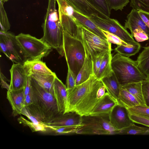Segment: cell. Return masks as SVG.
<instances>
[{
  "mask_svg": "<svg viewBox=\"0 0 149 149\" xmlns=\"http://www.w3.org/2000/svg\"><path fill=\"white\" fill-rule=\"evenodd\" d=\"M106 89L102 81L92 75L86 81L67 91V100L65 113L74 112L81 116L91 113Z\"/></svg>",
  "mask_w": 149,
  "mask_h": 149,
  "instance_id": "cell-1",
  "label": "cell"
},
{
  "mask_svg": "<svg viewBox=\"0 0 149 149\" xmlns=\"http://www.w3.org/2000/svg\"><path fill=\"white\" fill-rule=\"evenodd\" d=\"M33 102L25 107L30 113L45 124L49 123L60 113L54 93L48 92L31 77Z\"/></svg>",
  "mask_w": 149,
  "mask_h": 149,
  "instance_id": "cell-2",
  "label": "cell"
},
{
  "mask_svg": "<svg viewBox=\"0 0 149 149\" xmlns=\"http://www.w3.org/2000/svg\"><path fill=\"white\" fill-rule=\"evenodd\" d=\"M111 67L120 85L147 80L138 67L136 61L118 53L112 57Z\"/></svg>",
  "mask_w": 149,
  "mask_h": 149,
  "instance_id": "cell-3",
  "label": "cell"
},
{
  "mask_svg": "<svg viewBox=\"0 0 149 149\" xmlns=\"http://www.w3.org/2000/svg\"><path fill=\"white\" fill-rule=\"evenodd\" d=\"M63 56L68 67L76 77L84 63L86 52L81 41L63 32Z\"/></svg>",
  "mask_w": 149,
  "mask_h": 149,
  "instance_id": "cell-4",
  "label": "cell"
},
{
  "mask_svg": "<svg viewBox=\"0 0 149 149\" xmlns=\"http://www.w3.org/2000/svg\"><path fill=\"white\" fill-rule=\"evenodd\" d=\"M110 122L109 114L81 116L80 126L76 133L78 134H118Z\"/></svg>",
  "mask_w": 149,
  "mask_h": 149,
  "instance_id": "cell-5",
  "label": "cell"
},
{
  "mask_svg": "<svg viewBox=\"0 0 149 149\" xmlns=\"http://www.w3.org/2000/svg\"><path fill=\"white\" fill-rule=\"evenodd\" d=\"M17 44L26 59L41 60L49 54L52 48L41 38L21 33L16 36Z\"/></svg>",
  "mask_w": 149,
  "mask_h": 149,
  "instance_id": "cell-6",
  "label": "cell"
},
{
  "mask_svg": "<svg viewBox=\"0 0 149 149\" xmlns=\"http://www.w3.org/2000/svg\"><path fill=\"white\" fill-rule=\"evenodd\" d=\"M82 42L86 54L90 56L93 61L100 52L111 49V43L89 31L79 24L77 38Z\"/></svg>",
  "mask_w": 149,
  "mask_h": 149,
  "instance_id": "cell-7",
  "label": "cell"
},
{
  "mask_svg": "<svg viewBox=\"0 0 149 149\" xmlns=\"http://www.w3.org/2000/svg\"><path fill=\"white\" fill-rule=\"evenodd\" d=\"M88 18L99 28L117 36L128 45L133 46L138 42L116 19L110 17L103 18L95 15Z\"/></svg>",
  "mask_w": 149,
  "mask_h": 149,
  "instance_id": "cell-8",
  "label": "cell"
},
{
  "mask_svg": "<svg viewBox=\"0 0 149 149\" xmlns=\"http://www.w3.org/2000/svg\"><path fill=\"white\" fill-rule=\"evenodd\" d=\"M129 114L127 109L118 102L109 114L111 124L119 131L127 127L134 123Z\"/></svg>",
  "mask_w": 149,
  "mask_h": 149,
  "instance_id": "cell-9",
  "label": "cell"
},
{
  "mask_svg": "<svg viewBox=\"0 0 149 149\" xmlns=\"http://www.w3.org/2000/svg\"><path fill=\"white\" fill-rule=\"evenodd\" d=\"M0 35L6 44L9 58L16 63L23 64L26 59L17 44L16 36L10 32L0 31Z\"/></svg>",
  "mask_w": 149,
  "mask_h": 149,
  "instance_id": "cell-10",
  "label": "cell"
},
{
  "mask_svg": "<svg viewBox=\"0 0 149 149\" xmlns=\"http://www.w3.org/2000/svg\"><path fill=\"white\" fill-rule=\"evenodd\" d=\"M10 80L9 91H17L24 89L27 77L23 64H13L10 69Z\"/></svg>",
  "mask_w": 149,
  "mask_h": 149,
  "instance_id": "cell-11",
  "label": "cell"
},
{
  "mask_svg": "<svg viewBox=\"0 0 149 149\" xmlns=\"http://www.w3.org/2000/svg\"><path fill=\"white\" fill-rule=\"evenodd\" d=\"M81 116L74 112L61 113L50 123L46 124L54 126H68L79 127Z\"/></svg>",
  "mask_w": 149,
  "mask_h": 149,
  "instance_id": "cell-12",
  "label": "cell"
},
{
  "mask_svg": "<svg viewBox=\"0 0 149 149\" xmlns=\"http://www.w3.org/2000/svg\"><path fill=\"white\" fill-rule=\"evenodd\" d=\"M54 94L57 104L59 111L65 113L67 100V87L56 76L54 80Z\"/></svg>",
  "mask_w": 149,
  "mask_h": 149,
  "instance_id": "cell-13",
  "label": "cell"
},
{
  "mask_svg": "<svg viewBox=\"0 0 149 149\" xmlns=\"http://www.w3.org/2000/svg\"><path fill=\"white\" fill-rule=\"evenodd\" d=\"M74 10L86 16L90 17L95 15L103 18H108L93 6L86 0H64Z\"/></svg>",
  "mask_w": 149,
  "mask_h": 149,
  "instance_id": "cell-14",
  "label": "cell"
},
{
  "mask_svg": "<svg viewBox=\"0 0 149 149\" xmlns=\"http://www.w3.org/2000/svg\"><path fill=\"white\" fill-rule=\"evenodd\" d=\"M118 103V100L107 92L97 103L90 114H109Z\"/></svg>",
  "mask_w": 149,
  "mask_h": 149,
  "instance_id": "cell-15",
  "label": "cell"
},
{
  "mask_svg": "<svg viewBox=\"0 0 149 149\" xmlns=\"http://www.w3.org/2000/svg\"><path fill=\"white\" fill-rule=\"evenodd\" d=\"M6 98L12 108L13 116L20 114L22 109L25 107L24 89L17 91H8Z\"/></svg>",
  "mask_w": 149,
  "mask_h": 149,
  "instance_id": "cell-16",
  "label": "cell"
},
{
  "mask_svg": "<svg viewBox=\"0 0 149 149\" xmlns=\"http://www.w3.org/2000/svg\"><path fill=\"white\" fill-rule=\"evenodd\" d=\"M125 24V27L128 29L132 34L134 31L137 29L143 30L148 35L149 41V28L143 22L138 12V10L132 9L127 15Z\"/></svg>",
  "mask_w": 149,
  "mask_h": 149,
  "instance_id": "cell-17",
  "label": "cell"
},
{
  "mask_svg": "<svg viewBox=\"0 0 149 149\" xmlns=\"http://www.w3.org/2000/svg\"><path fill=\"white\" fill-rule=\"evenodd\" d=\"M23 67L28 76L33 74H52L54 73L41 60H29L23 63Z\"/></svg>",
  "mask_w": 149,
  "mask_h": 149,
  "instance_id": "cell-18",
  "label": "cell"
},
{
  "mask_svg": "<svg viewBox=\"0 0 149 149\" xmlns=\"http://www.w3.org/2000/svg\"><path fill=\"white\" fill-rule=\"evenodd\" d=\"M101 80L105 87L107 92L118 100L120 92V85L113 71Z\"/></svg>",
  "mask_w": 149,
  "mask_h": 149,
  "instance_id": "cell-19",
  "label": "cell"
},
{
  "mask_svg": "<svg viewBox=\"0 0 149 149\" xmlns=\"http://www.w3.org/2000/svg\"><path fill=\"white\" fill-rule=\"evenodd\" d=\"M73 16L82 26L97 36L106 39L101 29L88 17L75 10Z\"/></svg>",
  "mask_w": 149,
  "mask_h": 149,
  "instance_id": "cell-20",
  "label": "cell"
},
{
  "mask_svg": "<svg viewBox=\"0 0 149 149\" xmlns=\"http://www.w3.org/2000/svg\"><path fill=\"white\" fill-rule=\"evenodd\" d=\"M92 75H93V61L91 58L86 54L83 65L76 77V86L86 81Z\"/></svg>",
  "mask_w": 149,
  "mask_h": 149,
  "instance_id": "cell-21",
  "label": "cell"
},
{
  "mask_svg": "<svg viewBox=\"0 0 149 149\" xmlns=\"http://www.w3.org/2000/svg\"><path fill=\"white\" fill-rule=\"evenodd\" d=\"M31 77L47 91L54 93V84L56 77L55 73L52 74H33Z\"/></svg>",
  "mask_w": 149,
  "mask_h": 149,
  "instance_id": "cell-22",
  "label": "cell"
},
{
  "mask_svg": "<svg viewBox=\"0 0 149 149\" xmlns=\"http://www.w3.org/2000/svg\"><path fill=\"white\" fill-rule=\"evenodd\" d=\"M111 49L109 50L104 55L96 76L97 79L101 80L113 71L111 67Z\"/></svg>",
  "mask_w": 149,
  "mask_h": 149,
  "instance_id": "cell-23",
  "label": "cell"
},
{
  "mask_svg": "<svg viewBox=\"0 0 149 149\" xmlns=\"http://www.w3.org/2000/svg\"><path fill=\"white\" fill-rule=\"evenodd\" d=\"M136 60L138 67L149 80V46L143 47Z\"/></svg>",
  "mask_w": 149,
  "mask_h": 149,
  "instance_id": "cell-24",
  "label": "cell"
},
{
  "mask_svg": "<svg viewBox=\"0 0 149 149\" xmlns=\"http://www.w3.org/2000/svg\"><path fill=\"white\" fill-rule=\"evenodd\" d=\"M118 101L127 108L140 105L136 98L121 85Z\"/></svg>",
  "mask_w": 149,
  "mask_h": 149,
  "instance_id": "cell-25",
  "label": "cell"
},
{
  "mask_svg": "<svg viewBox=\"0 0 149 149\" xmlns=\"http://www.w3.org/2000/svg\"><path fill=\"white\" fill-rule=\"evenodd\" d=\"M142 82L130 83L122 86L136 98L140 105L146 106L143 95Z\"/></svg>",
  "mask_w": 149,
  "mask_h": 149,
  "instance_id": "cell-26",
  "label": "cell"
},
{
  "mask_svg": "<svg viewBox=\"0 0 149 149\" xmlns=\"http://www.w3.org/2000/svg\"><path fill=\"white\" fill-rule=\"evenodd\" d=\"M118 134L126 135H149V127L139 126L133 123L120 130Z\"/></svg>",
  "mask_w": 149,
  "mask_h": 149,
  "instance_id": "cell-27",
  "label": "cell"
},
{
  "mask_svg": "<svg viewBox=\"0 0 149 149\" xmlns=\"http://www.w3.org/2000/svg\"><path fill=\"white\" fill-rule=\"evenodd\" d=\"M140 48L141 45L138 42L132 46L118 45L114 50L123 55L129 57L138 53Z\"/></svg>",
  "mask_w": 149,
  "mask_h": 149,
  "instance_id": "cell-28",
  "label": "cell"
},
{
  "mask_svg": "<svg viewBox=\"0 0 149 149\" xmlns=\"http://www.w3.org/2000/svg\"><path fill=\"white\" fill-rule=\"evenodd\" d=\"M94 8L108 17H110L111 10L105 0H86Z\"/></svg>",
  "mask_w": 149,
  "mask_h": 149,
  "instance_id": "cell-29",
  "label": "cell"
},
{
  "mask_svg": "<svg viewBox=\"0 0 149 149\" xmlns=\"http://www.w3.org/2000/svg\"><path fill=\"white\" fill-rule=\"evenodd\" d=\"M20 124L28 127L33 132L38 131L44 132L46 131L47 128L45 124H38L31 121H29L22 116H21L17 119Z\"/></svg>",
  "mask_w": 149,
  "mask_h": 149,
  "instance_id": "cell-30",
  "label": "cell"
},
{
  "mask_svg": "<svg viewBox=\"0 0 149 149\" xmlns=\"http://www.w3.org/2000/svg\"><path fill=\"white\" fill-rule=\"evenodd\" d=\"M0 31L7 32L10 29V25L3 7V3L1 0H0Z\"/></svg>",
  "mask_w": 149,
  "mask_h": 149,
  "instance_id": "cell-31",
  "label": "cell"
},
{
  "mask_svg": "<svg viewBox=\"0 0 149 149\" xmlns=\"http://www.w3.org/2000/svg\"><path fill=\"white\" fill-rule=\"evenodd\" d=\"M45 125L47 128H49L56 134H59L76 133L79 128L76 127L54 126Z\"/></svg>",
  "mask_w": 149,
  "mask_h": 149,
  "instance_id": "cell-32",
  "label": "cell"
},
{
  "mask_svg": "<svg viewBox=\"0 0 149 149\" xmlns=\"http://www.w3.org/2000/svg\"><path fill=\"white\" fill-rule=\"evenodd\" d=\"M108 6L111 10H122L129 2V0H105Z\"/></svg>",
  "mask_w": 149,
  "mask_h": 149,
  "instance_id": "cell-33",
  "label": "cell"
},
{
  "mask_svg": "<svg viewBox=\"0 0 149 149\" xmlns=\"http://www.w3.org/2000/svg\"><path fill=\"white\" fill-rule=\"evenodd\" d=\"M106 39L110 43L118 45H122L127 46H133L128 45L117 36L107 31L101 29Z\"/></svg>",
  "mask_w": 149,
  "mask_h": 149,
  "instance_id": "cell-34",
  "label": "cell"
},
{
  "mask_svg": "<svg viewBox=\"0 0 149 149\" xmlns=\"http://www.w3.org/2000/svg\"><path fill=\"white\" fill-rule=\"evenodd\" d=\"M130 6L133 9L149 12V0H130Z\"/></svg>",
  "mask_w": 149,
  "mask_h": 149,
  "instance_id": "cell-35",
  "label": "cell"
},
{
  "mask_svg": "<svg viewBox=\"0 0 149 149\" xmlns=\"http://www.w3.org/2000/svg\"><path fill=\"white\" fill-rule=\"evenodd\" d=\"M130 114L141 116H149V107L138 105L127 108Z\"/></svg>",
  "mask_w": 149,
  "mask_h": 149,
  "instance_id": "cell-36",
  "label": "cell"
},
{
  "mask_svg": "<svg viewBox=\"0 0 149 149\" xmlns=\"http://www.w3.org/2000/svg\"><path fill=\"white\" fill-rule=\"evenodd\" d=\"M108 51H103L99 53L92 61L93 75L95 76L98 72L103 59Z\"/></svg>",
  "mask_w": 149,
  "mask_h": 149,
  "instance_id": "cell-37",
  "label": "cell"
},
{
  "mask_svg": "<svg viewBox=\"0 0 149 149\" xmlns=\"http://www.w3.org/2000/svg\"><path fill=\"white\" fill-rule=\"evenodd\" d=\"M137 42H141L148 40V35L141 29H135L132 35Z\"/></svg>",
  "mask_w": 149,
  "mask_h": 149,
  "instance_id": "cell-38",
  "label": "cell"
},
{
  "mask_svg": "<svg viewBox=\"0 0 149 149\" xmlns=\"http://www.w3.org/2000/svg\"><path fill=\"white\" fill-rule=\"evenodd\" d=\"M76 77L69 68H68L66 81L67 91L72 90L76 86Z\"/></svg>",
  "mask_w": 149,
  "mask_h": 149,
  "instance_id": "cell-39",
  "label": "cell"
},
{
  "mask_svg": "<svg viewBox=\"0 0 149 149\" xmlns=\"http://www.w3.org/2000/svg\"><path fill=\"white\" fill-rule=\"evenodd\" d=\"M142 91L146 105L149 107V80L142 82Z\"/></svg>",
  "mask_w": 149,
  "mask_h": 149,
  "instance_id": "cell-40",
  "label": "cell"
},
{
  "mask_svg": "<svg viewBox=\"0 0 149 149\" xmlns=\"http://www.w3.org/2000/svg\"><path fill=\"white\" fill-rule=\"evenodd\" d=\"M130 119L134 123L149 127V119L139 116L130 114Z\"/></svg>",
  "mask_w": 149,
  "mask_h": 149,
  "instance_id": "cell-41",
  "label": "cell"
},
{
  "mask_svg": "<svg viewBox=\"0 0 149 149\" xmlns=\"http://www.w3.org/2000/svg\"><path fill=\"white\" fill-rule=\"evenodd\" d=\"M22 114L26 116L32 122L38 124H44L40 121L35 117L31 115L27 109L25 107H24L22 109L20 114Z\"/></svg>",
  "mask_w": 149,
  "mask_h": 149,
  "instance_id": "cell-42",
  "label": "cell"
},
{
  "mask_svg": "<svg viewBox=\"0 0 149 149\" xmlns=\"http://www.w3.org/2000/svg\"><path fill=\"white\" fill-rule=\"evenodd\" d=\"M138 12L143 22L149 28V12L142 10H138Z\"/></svg>",
  "mask_w": 149,
  "mask_h": 149,
  "instance_id": "cell-43",
  "label": "cell"
},
{
  "mask_svg": "<svg viewBox=\"0 0 149 149\" xmlns=\"http://www.w3.org/2000/svg\"><path fill=\"white\" fill-rule=\"evenodd\" d=\"M31 76H28L27 77L24 89L25 97L27 95L31 92Z\"/></svg>",
  "mask_w": 149,
  "mask_h": 149,
  "instance_id": "cell-44",
  "label": "cell"
},
{
  "mask_svg": "<svg viewBox=\"0 0 149 149\" xmlns=\"http://www.w3.org/2000/svg\"><path fill=\"white\" fill-rule=\"evenodd\" d=\"M0 51L8 58L9 56L6 44L2 38L0 37Z\"/></svg>",
  "mask_w": 149,
  "mask_h": 149,
  "instance_id": "cell-45",
  "label": "cell"
},
{
  "mask_svg": "<svg viewBox=\"0 0 149 149\" xmlns=\"http://www.w3.org/2000/svg\"><path fill=\"white\" fill-rule=\"evenodd\" d=\"M1 84L2 88H6L8 91L9 90L10 85H9L6 81L9 80L4 76L3 74L0 71Z\"/></svg>",
  "mask_w": 149,
  "mask_h": 149,
  "instance_id": "cell-46",
  "label": "cell"
},
{
  "mask_svg": "<svg viewBox=\"0 0 149 149\" xmlns=\"http://www.w3.org/2000/svg\"><path fill=\"white\" fill-rule=\"evenodd\" d=\"M32 97L31 91V93L27 95L25 97V107H26L30 106L32 104Z\"/></svg>",
  "mask_w": 149,
  "mask_h": 149,
  "instance_id": "cell-47",
  "label": "cell"
},
{
  "mask_svg": "<svg viewBox=\"0 0 149 149\" xmlns=\"http://www.w3.org/2000/svg\"><path fill=\"white\" fill-rule=\"evenodd\" d=\"M149 119V116H141Z\"/></svg>",
  "mask_w": 149,
  "mask_h": 149,
  "instance_id": "cell-48",
  "label": "cell"
},
{
  "mask_svg": "<svg viewBox=\"0 0 149 149\" xmlns=\"http://www.w3.org/2000/svg\"><path fill=\"white\" fill-rule=\"evenodd\" d=\"M8 0H1L3 3L7 1Z\"/></svg>",
  "mask_w": 149,
  "mask_h": 149,
  "instance_id": "cell-49",
  "label": "cell"
}]
</instances>
